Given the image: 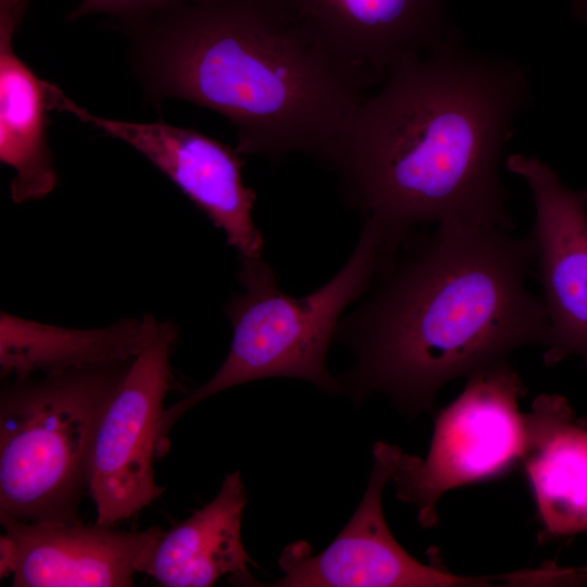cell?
<instances>
[{
	"label": "cell",
	"mask_w": 587,
	"mask_h": 587,
	"mask_svg": "<svg viewBox=\"0 0 587 587\" xmlns=\"http://www.w3.org/2000/svg\"><path fill=\"white\" fill-rule=\"evenodd\" d=\"M247 492L239 471L225 475L216 497L160 539L146 574L165 587H208L222 576L258 586L241 540Z\"/></svg>",
	"instance_id": "15"
},
{
	"label": "cell",
	"mask_w": 587,
	"mask_h": 587,
	"mask_svg": "<svg viewBox=\"0 0 587 587\" xmlns=\"http://www.w3.org/2000/svg\"><path fill=\"white\" fill-rule=\"evenodd\" d=\"M526 416L521 463L541 525L540 541L587 535V421L560 395H540Z\"/></svg>",
	"instance_id": "13"
},
{
	"label": "cell",
	"mask_w": 587,
	"mask_h": 587,
	"mask_svg": "<svg viewBox=\"0 0 587 587\" xmlns=\"http://www.w3.org/2000/svg\"><path fill=\"white\" fill-rule=\"evenodd\" d=\"M198 1L202 0H83L67 18L75 21L87 14L105 13L117 18L124 26L146 21L177 5Z\"/></svg>",
	"instance_id": "17"
},
{
	"label": "cell",
	"mask_w": 587,
	"mask_h": 587,
	"mask_svg": "<svg viewBox=\"0 0 587 587\" xmlns=\"http://www.w3.org/2000/svg\"><path fill=\"white\" fill-rule=\"evenodd\" d=\"M505 167L526 182L535 207L532 232L550 323L544 363L579 355L587 364V188H567L533 155L510 154Z\"/></svg>",
	"instance_id": "10"
},
{
	"label": "cell",
	"mask_w": 587,
	"mask_h": 587,
	"mask_svg": "<svg viewBox=\"0 0 587 587\" xmlns=\"http://www.w3.org/2000/svg\"><path fill=\"white\" fill-rule=\"evenodd\" d=\"M466 379L438 412L426 458L402 452L391 475L397 497L414 505L424 528L438 523L436 507L446 491L500 477L522 461L526 416L519 400L527 390L519 373L507 360Z\"/></svg>",
	"instance_id": "6"
},
{
	"label": "cell",
	"mask_w": 587,
	"mask_h": 587,
	"mask_svg": "<svg viewBox=\"0 0 587 587\" xmlns=\"http://www.w3.org/2000/svg\"><path fill=\"white\" fill-rule=\"evenodd\" d=\"M149 334L148 314L92 329L61 327L0 314L1 378H26L137 357Z\"/></svg>",
	"instance_id": "16"
},
{
	"label": "cell",
	"mask_w": 587,
	"mask_h": 587,
	"mask_svg": "<svg viewBox=\"0 0 587 587\" xmlns=\"http://www.w3.org/2000/svg\"><path fill=\"white\" fill-rule=\"evenodd\" d=\"M402 454L384 441L373 447V467L364 496L345 528L319 554L297 541L280 554V587H489L501 575L460 576L445 569L438 555L423 564L389 530L383 513V490Z\"/></svg>",
	"instance_id": "9"
},
{
	"label": "cell",
	"mask_w": 587,
	"mask_h": 587,
	"mask_svg": "<svg viewBox=\"0 0 587 587\" xmlns=\"http://www.w3.org/2000/svg\"><path fill=\"white\" fill-rule=\"evenodd\" d=\"M47 100L50 111L68 113L142 154L224 233L239 257L262 255L264 239L252 216L257 195L243 183L245 160L236 147L163 121L139 123L96 115L50 82Z\"/></svg>",
	"instance_id": "8"
},
{
	"label": "cell",
	"mask_w": 587,
	"mask_h": 587,
	"mask_svg": "<svg viewBox=\"0 0 587 587\" xmlns=\"http://www.w3.org/2000/svg\"><path fill=\"white\" fill-rule=\"evenodd\" d=\"M1 574L14 587H128L146 573L162 528L25 522L0 514Z\"/></svg>",
	"instance_id": "11"
},
{
	"label": "cell",
	"mask_w": 587,
	"mask_h": 587,
	"mask_svg": "<svg viewBox=\"0 0 587 587\" xmlns=\"http://www.w3.org/2000/svg\"><path fill=\"white\" fill-rule=\"evenodd\" d=\"M573 13L575 17L587 23V0H573Z\"/></svg>",
	"instance_id": "19"
},
{
	"label": "cell",
	"mask_w": 587,
	"mask_h": 587,
	"mask_svg": "<svg viewBox=\"0 0 587 587\" xmlns=\"http://www.w3.org/2000/svg\"><path fill=\"white\" fill-rule=\"evenodd\" d=\"M134 359L4 382L0 514L25 522H78L100 421Z\"/></svg>",
	"instance_id": "5"
},
{
	"label": "cell",
	"mask_w": 587,
	"mask_h": 587,
	"mask_svg": "<svg viewBox=\"0 0 587 587\" xmlns=\"http://www.w3.org/2000/svg\"><path fill=\"white\" fill-rule=\"evenodd\" d=\"M145 100L195 103L226 117L236 149L272 162L322 161L379 85L340 60L287 0H202L124 25Z\"/></svg>",
	"instance_id": "3"
},
{
	"label": "cell",
	"mask_w": 587,
	"mask_h": 587,
	"mask_svg": "<svg viewBox=\"0 0 587 587\" xmlns=\"http://www.w3.org/2000/svg\"><path fill=\"white\" fill-rule=\"evenodd\" d=\"M322 161L345 203L382 236V253L457 221L513 230L499 177L516 117L532 100L527 71L453 40L387 73Z\"/></svg>",
	"instance_id": "1"
},
{
	"label": "cell",
	"mask_w": 587,
	"mask_h": 587,
	"mask_svg": "<svg viewBox=\"0 0 587 587\" xmlns=\"http://www.w3.org/2000/svg\"><path fill=\"white\" fill-rule=\"evenodd\" d=\"M541 586L587 585V564L579 567H559L553 564L541 567Z\"/></svg>",
	"instance_id": "18"
},
{
	"label": "cell",
	"mask_w": 587,
	"mask_h": 587,
	"mask_svg": "<svg viewBox=\"0 0 587 587\" xmlns=\"http://www.w3.org/2000/svg\"><path fill=\"white\" fill-rule=\"evenodd\" d=\"M340 60L383 83L390 68L460 38L448 0H287Z\"/></svg>",
	"instance_id": "12"
},
{
	"label": "cell",
	"mask_w": 587,
	"mask_h": 587,
	"mask_svg": "<svg viewBox=\"0 0 587 587\" xmlns=\"http://www.w3.org/2000/svg\"><path fill=\"white\" fill-rule=\"evenodd\" d=\"M29 0H0V161L15 172L16 204L49 195L58 184L48 141L46 82L17 55L14 35Z\"/></svg>",
	"instance_id": "14"
},
{
	"label": "cell",
	"mask_w": 587,
	"mask_h": 587,
	"mask_svg": "<svg viewBox=\"0 0 587 587\" xmlns=\"http://www.w3.org/2000/svg\"><path fill=\"white\" fill-rule=\"evenodd\" d=\"M147 314V341L105 409L92 449L88 491L100 525L127 520L163 494L155 483L153 458L179 329L171 320Z\"/></svg>",
	"instance_id": "7"
},
{
	"label": "cell",
	"mask_w": 587,
	"mask_h": 587,
	"mask_svg": "<svg viewBox=\"0 0 587 587\" xmlns=\"http://www.w3.org/2000/svg\"><path fill=\"white\" fill-rule=\"evenodd\" d=\"M536 254L533 232L447 221L382 257L336 330L355 355L342 394L360 402L380 391L414 416L448 382L546 346L545 303L525 285Z\"/></svg>",
	"instance_id": "2"
},
{
	"label": "cell",
	"mask_w": 587,
	"mask_h": 587,
	"mask_svg": "<svg viewBox=\"0 0 587 587\" xmlns=\"http://www.w3.org/2000/svg\"><path fill=\"white\" fill-rule=\"evenodd\" d=\"M382 237L363 222L345 265L315 290L296 298L284 292L273 267L260 257H239L242 291L224 312L233 337L215 374L182 400L164 409L158 451L166 452L172 426L193 405L235 386L271 377H290L328 394H341L339 376L327 367V351L340 319L369 288L377 270Z\"/></svg>",
	"instance_id": "4"
}]
</instances>
